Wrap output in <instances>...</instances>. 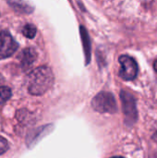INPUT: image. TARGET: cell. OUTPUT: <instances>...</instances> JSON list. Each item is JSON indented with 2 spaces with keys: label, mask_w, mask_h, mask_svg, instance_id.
<instances>
[{
  "label": "cell",
  "mask_w": 157,
  "mask_h": 158,
  "mask_svg": "<svg viewBox=\"0 0 157 158\" xmlns=\"http://www.w3.org/2000/svg\"><path fill=\"white\" fill-rule=\"evenodd\" d=\"M154 67H155V71L157 72V60L155 62V64H154Z\"/></svg>",
  "instance_id": "cell-12"
},
{
  "label": "cell",
  "mask_w": 157,
  "mask_h": 158,
  "mask_svg": "<svg viewBox=\"0 0 157 158\" xmlns=\"http://www.w3.org/2000/svg\"><path fill=\"white\" fill-rule=\"evenodd\" d=\"M22 33L27 38H33L36 34V27L32 24H26L22 29Z\"/></svg>",
  "instance_id": "cell-9"
},
{
  "label": "cell",
  "mask_w": 157,
  "mask_h": 158,
  "mask_svg": "<svg viewBox=\"0 0 157 158\" xmlns=\"http://www.w3.org/2000/svg\"><path fill=\"white\" fill-rule=\"evenodd\" d=\"M18 47V43L7 31L0 32V57L5 58L12 56Z\"/></svg>",
  "instance_id": "cell-5"
},
{
  "label": "cell",
  "mask_w": 157,
  "mask_h": 158,
  "mask_svg": "<svg viewBox=\"0 0 157 158\" xmlns=\"http://www.w3.org/2000/svg\"><path fill=\"white\" fill-rule=\"evenodd\" d=\"M8 149V143L3 137H0V155H3Z\"/></svg>",
  "instance_id": "cell-11"
},
{
  "label": "cell",
  "mask_w": 157,
  "mask_h": 158,
  "mask_svg": "<svg viewBox=\"0 0 157 158\" xmlns=\"http://www.w3.org/2000/svg\"><path fill=\"white\" fill-rule=\"evenodd\" d=\"M54 83V74L46 66L33 69L27 78L28 91L33 95H42L46 93Z\"/></svg>",
  "instance_id": "cell-1"
},
{
  "label": "cell",
  "mask_w": 157,
  "mask_h": 158,
  "mask_svg": "<svg viewBox=\"0 0 157 158\" xmlns=\"http://www.w3.org/2000/svg\"><path fill=\"white\" fill-rule=\"evenodd\" d=\"M145 1H151V0H145Z\"/></svg>",
  "instance_id": "cell-14"
},
{
  "label": "cell",
  "mask_w": 157,
  "mask_h": 158,
  "mask_svg": "<svg viewBox=\"0 0 157 158\" xmlns=\"http://www.w3.org/2000/svg\"><path fill=\"white\" fill-rule=\"evenodd\" d=\"M111 158H124V157H121V156H114V157H111Z\"/></svg>",
  "instance_id": "cell-13"
},
{
  "label": "cell",
  "mask_w": 157,
  "mask_h": 158,
  "mask_svg": "<svg viewBox=\"0 0 157 158\" xmlns=\"http://www.w3.org/2000/svg\"><path fill=\"white\" fill-rule=\"evenodd\" d=\"M121 102L123 112L125 115V121L126 124L131 126L135 123L137 119V108H136V102L132 94L129 92L122 91L121 92Z\"/></svg>",
  "instance_id": "cell-3"
},
{
  "label": "cell",
  "mask_w": 157,
  "mask_h": 158,
  "mask_svg": "<svg viewBox=\"0 0 157 158\" xmlns=\"http://www.w3.org/2000/svg\"><path fill=\"white\" fill-rule=\"evenodd\" d=\"M94 110L100 113H116L118 111L117 102L112 94L107 92L99 93L92 101Z\"/></svg>",
  "instance_id": "cell-2"
},
{
  "label": "cell",
  "mask_w": 157,
  "mask_h": 158,
  "mask_svg": "<svg viewBox=\"0 0 157 158\" xmlns=\"http://www.w3.org/2000/svg\"><path fill=\"white\" fill-rule=\"evenodd\" d=\"M81 39L84 44V50H85V55L87 58V62H89V58L91 57V46H90V41L88 38V34L83 27H81Z\"/></svg>",
  "instance_id": "cell-8"
},
{
  "label": "cell",
  "mask_w": 157,
  "mask_h": 158,
  "mask_svg": "<svg viewBox=\"0 0 157 158\" xmlns=\"http://www.w3.org/2000/svg\"><path fill=\"white\" fill-rule=\"evenodd\" d=\"M119 63L121 69L119 70V76L125 81H132L138 74L137 62L130 56H121L119 57Z\"/></svg>",
  "instance_id": "cell-4"
},
{
  "label": "cell",
  "mask_w": 157,
  "mask_h": 158,
  "mask_svg": "<svg viewBox=\"0 0 157 158\" xmlns=\"http://www.w3.org/2000/svg\"><path fill=\"white\" fill-rule=\"evenodd\" d=\"M36 57H37V54L34 49H32V48L24 49L19 56L21 67L24 69L30 68L36 60Z\"/></svg>",
  "instance_id": "cell-6"
},
{
  "label": "cell",
  "mask_w": 157,
  "mask_h": 158,
  "mask_svg": "<svg viewBox=\"0 0 157 158\" xmlns=\"http://www.w3.org/2000/svg\"><path fill=\"white\" fill-rule=\"evenodd\" d=\"M10 6L19 13L29 14L32 12L33 7L25 0H6Z\"/></svg>",
  "instance_id": "cell-7"
},
{
  "label": "cell",
  "mask_w": 157,
  "mask_h": 158,
  "mask_svg": "<svg viewBox=\"0 0 157 158\" xmlns=\"http://www.w3.org/2000/svg\"><path fill=\"white\" fill-rule=\"evenodd\" d=\"M11 90L6 86H0V104L6 102L11 97Z\"/></svg>",
  "instance_id": "cell-10"
}]
</instances>
